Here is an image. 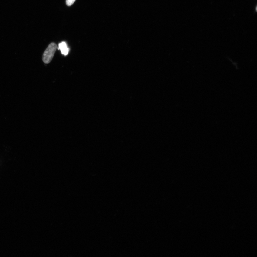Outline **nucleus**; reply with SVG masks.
<instances>
[{
    "label": "nucleus",
    "instance_id": "f257e3e1",
    "mask_svg": "<svg viewBox=\"0 0 257 257\" xmlns=\"http://www.w3.org/2000/svg\"><path fill=\"white\" fill-rule=\"evenodd\" d=\"M57 49V45L54 43H52L48 47L44 53L42 59L43 62L48 64L52 60Z\"/></svg>",
    "mask_w": 257,
    "mask_h": 257
},
{
    "label": "nucleus",
    "instance_id": "f03ea898",
    "mask_svg": "<svg viewBox=\"0 0 257 257\" xmlns=\"http://www.w3.org/2000/svg\"><path fill=\"white\" fill-rule=\"evenodd\" d=\"M58 49L60 50L62 54L65 56L68 54L69 49L65 42H62L59 44Z\"/></svg>",
    "mask_w": 257,
    "mask_h": 257
},
{
    "label": "nucleus",
    "instance_id": "7ed1b4c3",
    "mask_svg": "<svg viewBox=\"0 0 257 257\" xmlns=\"http://www.w3.org/2000/svg\"><path fill=\"white\" fill-rule=\"evenodd\" d=\"M75 1V0H66V3L67 5L68 6H71L74 3Z\"/></svg>",
    "mask_w": 257,
    "mask_h": 257
}]
</instances>
